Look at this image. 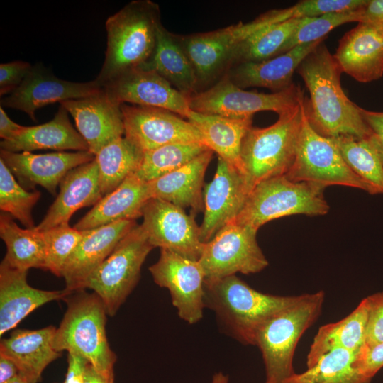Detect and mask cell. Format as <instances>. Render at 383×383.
Returning <instances> with one entry per match:
<instances>
[{
	"instance_id": "cell-27",
	"label": "cell",
	"mask_w": 383,
	"mask_h": 383,
	"mask_svg": "<svg viewBox=\"0 0 383 383\" xmlns=\"http://www.w3.org/2000/svg\"><path fill=\"white\" fill-rule=\"evenodd\" d=\"M213 153L209 149L182 167L148 182L151 197L191 208L196 213L201 211L204 175Z\"/></svg>"
},
{
	"instance_id": "cell-47",
	"label": "cell",
	"mask_w": 383,
	"mask_h": 383,
	"mask_svg": "<svg viewBox=\"0 0 383 383\" xmlns=\"http://www.w3.org/2000/svg\"><path fill=\"white\" fill-rule=\"evenodd\" d=\"M26 127L13 121L0 106V137L2 140H11L16 138Z\"/></svg>"
},
{
	"instance_id": "cell-11",
	"label": "cell",
	"mask_w": 383,
	"mask_h": 383,
	"mask_svg": "<svg viewBox=\"0 0 383 383\" xmlns=\"http://www.w3.org/2000/svg\"><path fill=\"white\" fill-rule=\"evenodd\" d=\"M257 232L233 221L204 243L199 262L205 279L236 273L255 274L263 270L268 261L257 243Z\"/></svg>"
},
{
	"instance_id": "cell-44",
	"label": "cell",
	"mask_w": 383,
	"mask_h": 383,
	"mask_svg": "<svg viewBox=\"0 0 383 383\" xmlns=\"http://www.w3.org/2000/svg\"><path fill=\"white\" fill-rule=\"evenodd\" d=\"M362 117L370 129V139L377 147L383 161V112L361 109Z\"/></svg>"
},
{
	"instance_id": "cell-42",
	"label": "cell",
	"mask_w": 383,
	"mask_h": 383,
	"mask_svg": "<svg viewBox=\"0 0 383 383\" xmlns=\"http://www.w3.org/2000/svg\"><path fill=\"white\" fill-rule=\"evenodd\" d=\"M33 65L22 60L0 65V96H5L13 92L29 74Z\"/></svg>"
},
{
	"instance_id": "cell-45",
	"label": "cell",
	"mask_w": 383,
	"mask_h": 383,
	"mask_svg": "<svg viewBox=\"0 0 383 383\" xmlns=\"http://www.w3.org/2000/svg\"><path fill=\"white\" fill-rule=\"evenodd\" d=\"M359 13L358 23H369L383 32V0H366Z\"/></svg>"
},
{
	"instance_id": "cell-31",
	"label": "cell",
	"mask_w": 383,
	"mask_h": 383,
	"mask_svg": "<svg viewBox=\"0 0 383 383\" xmlns=\"http://www.w3.org/2000/svg\"><path fill=\"white\" fill-rule=\"evenodd\" d=\"M146 69H152L174 88L189 97L199 91L197 79L179 39L160 23L154 55Z\"/></svg>"
},
{
	"instance_id": "cell-3",
	"label": "cell",
	"mask_w": 383,
	"mask_h": 383,
	"mask_svg": "<svg viewBox=\"0 0 383 383\" xmlns=\"http://www.w3.org/2000/svg\"><path fill=\"white\" fill-rule=\"evenodd\" d=\"M160 14L156 3L136 0L107 18L105 58L96 78L102 87L126 72L149 65L161 23Z\"/></svg>"
},
{
	"instance_id": "cell-19",
	"label": "cell",
	"mask_w": 383,
	"mask_h": 383,
	"mask_svg": "<svg viewBox=\"0 0 383 383\" xmlns=\"http://www.w3.org/2000/svg\"><path fill=\"white\" fill-rule=\"evenodd\" d=\"M72 116L77 129L94 155L104 146L123 137L121 104L103 91L92 96L60 103Z\"/></svg>"
},
{
	"instance_id": "cell-10",
	"label": "cell",
	"mask_w": 383,
	"mask_h": 383,
	"mask_svg": "<svg viewBox=\"0 0 383 383\" xmlns=\"http://www.w3.org/2000/svg\"><path fill=\"white\" fill-rule=\"evenodd\" d=\"M284 175L295 182L313 183L324 188L341 185L370 192L369 186L346 164L333 140L312 128L306 111L295 157Z\"/></svg>"
},
{
	"instance_id": "cell-32",
	"label": "cell",
	"mask_w": 383,
	"mask_h": 383,
	"mask_svg": "<svg viewBox=\"0 0 383 383\" xmlns=\"http://www.w3.org/2000/svg\"><path fill=\"white\" fill-rule=\"evenodd\" d=\"M0 237L6 246L2 260L11 267L27 271L30 268L44 270L45 243L42 231L22 228L13 218L5 213L0 215Z\"/></svg>"
},
{
	"instance_id": "cell-50",
	"label": "cell",
	"mask_w": 383,
	"mask_h": 383,
	"mask_svg": "<svg viewBox=\"0 0 383 383\" xmlns=\"http://www.w3.org/2000/svg\"><path fill=\"white\" fill-rule=\"evenodd\" d=\"M211 383H228V377L221 372H216L213 375Z\"/></svg>"
},
{
	"instance_id": "cell-2",
	"label": "cell",
	"mask_w": 383,
	"mask_h": 383,
	"mask_svg": "<svg viewBox=\"0 0 383 383\" xmlns=\"http://www.w3.org/2000/svg\"><path fill=\"white\" fill-rule=\"evenodd\" d=\"M296 297L258 292L235 274L204 282L205 307L227 334L245 345H255L260 329Z\"/></svg>"
},
{
	"instance_id": "cell-49",
	"label": "cell",
	"mask_w": 383,
	"mask_h": 383,
	"mask_svg": "<svg viewBox=\"0 0 383 383\" xmlns=\"http://www.w3.org/2000/svg\"><path fill=\"white\" fill-rule=\"evenodd\" d=\"M84 383H109V382L89 364L86 368Z\"/></svg>"
},
{
	"instance_id": "cell-5",
	"label": "cell",
	"mask_w": 383,
	"mask_h": 383,
	"mask_svg": "<svg viewBox=\"0 0 383 383\" xmlns=\"http://www.w3.org/2000/svg\"><path fill=\"white\" fill-rule=\"evenodd\" d=\"M305 98L294 110L265 128L250 127L242 143L243 174L252 191L260 182L285 174L296 154L305 112Z\"/></svg>"
},
{
	"instance_id": "cell-9",
	"label": "cell",
	"mask_w": 383,
	"mask_h": 383,
	"mask_svg": "<svg viewBox=\"0 0 383 383\" xmlns=\"http://www.w3.org/2000/svg\"><path fill=\"white\" fill-rule=\"evenodd\" d=\"M295 84L272 94L248 91L235 86L223 75L209 87L188 97L192 111L229 118L253 117L260 111H274L279 116L296 108L304 98Z\"/></svg>"
},
{
	"instance_id": "cell-46",
	"label": "cell",
	"mask_w": 383,
	"mask_h": 383,
	"mask_svg": "<svg viewBox=\"0 0 383 383\" xmlns=\"http://www.w3.org/2000/svg\"><path fill=\"white\" fill-rule=\"evenodd\" d=\"M68 367L64 383H84V374L89 364L87 359L78 353H68Z\"/></svg>"
},
{
	"instance_id": "cell-26",
	"label": "cell",
	"mask_w": 383,
	"mask_h": 383,
	"mask_svg": "<svg viewBox=\"0 0 383 383\" xmlns=\"http://www.w3.org/2000/svg\"><path fill=\"white\" fill-rule=\"evenodd\" d=\"M151 198L148 182L133 173L104 196L74 228L83 231L119 221H135L142 217L143 207Z\"/></svg>"
},
{
	"instance_id": "cell-17",
	"label": "cell",
	"mask_w": 383,
	"mask_h": 383,
	"mask_svg": "<svg viewBox=\"0 0 383 383\" xmlns=\"http://www.w3.org/2000/svg\"><path fill=\"white\" fill-rule=\"evenodd\" d=\"M106 95L119 104L160 108L186 118L192 111L188 97L152 69L126 72L103 86Z\"/></svg>"
},
{
	"instance_id": "cell-38",
	"label": "cell",
	"mask_w": 383,
	"mask_h": 383,
	"mask_svg": "<svg viewBox=\"0 0 383 383\" xmlns=\"http://www.w3.org/2000/svg\"><path fill=\"white\" fill-rule=\"evenodd\" d=\"M40 196L38 191L29 192L23 187L0 159V209L2 213L19 221L26 228H35L32 211Z\"/></svg>"
},
{
	"instance_id": "cell-1",
	"label": "cell",
	"mask_w": 383,
	"mask_h": 383,
	"mask_svg": "<svg viewBox=\"0 0 383 383\" xmlns=\"http://www.w3.org/2000/svg\"><path fill=\"white\" fill-rule=\"evenodd\" d=\"M296 72L309 92V99H305L307 118L318 134L328 138L370 136L362 108L344 93L342 71L323 42L302 60Z\"/></svg>"
},
{
	"instance_id": "cell-51",
	"label": "cell",
	"mask_w": 383,
	"mask_h": 383,
	"mask_svg": "<svg viewBox=\"0 0 383 383\" xmlns=\"http://www.w3.org/2000/svg\"><path fill=\"white\" fill-rule=\"evenodd\" d=\"M7 383H29L20 374L13 378L12 380L9 381Z\"/></svg>"
},
{
	"instance_id": "cell-6",
	"label": "cell",
	"mask_w": 383,
	"mask_h": 383,
	"mask_svg": "<svg viewBox=\"0 0 383 383\" xmlns=\"http://www.w3.org/2000/svg\"><path fill=\"white\" fill-rule=\"evenodd\" d=\"M324 299L323 291L296 296L292 304L260 329L255 346L262 353L266 383H285L294 374L292 362L296 347L320 316Z\"/></svg>"
},
{
	"instance_id": "cell-4",
	"label": "cell",
	"mask_w": 383,
	"mask_h": 383,
	"mask_svg": "<svg viewBox=\"0 0 383 383\" xmlns=\"http://www.w3.org/2000/svg\"><path fill=\"white\" fill-rule=\"evenodd\" d=\"M72 294L65 299L67 307L56 329L54 348L81 355L109 383H113L116 355L106 338L104 304L94 292L82 290Z\"/></svg>"
},
{
	"instance_id": "cell-52",
	"label": "cell",
	"mask_w": 383,
	"mask_h": 383,
	"mask_svg": "<svg viewBox=\"0 0 383 383\" xmlns=\"http://www.w3.org/2000/svg\"><path fill=\"white\" fill-rule=\"evenodd\" d=\"M265 383H266V382H265Z\"/></svg>"
},
{
	"instance_id": "cell-48",
	"label": "cell",
	"mask_w": 383,
	"mask_h": 383,
	"mask_svg": "<svg viewBox=\"0 0 383 383\" xmlns=\"http://www.w3.org/2000/svg\"><path fill=\"white\" fill-rule=\"evenodd\" d=\"M19 374V371L15 363L0 355V383H7Z\"/></svg>"
},
{
	"instance_id": "cell-12",
	"label": "cell",
	"mask_w": 383,
	"mask_h": 383,
	"mask_svg": "<svg viewBox=\"0 0 383 383\" xmlns=\"http://www.w3.org/2000/svg\"><path fill=\"white\" fill-rule=\"evenodd\" d=\"M149 271L155 283L170 292L180 318L194 324L203 318L206 277L199 260L160 249L158 260Z\"/></svg>"
},
{
	"instance_id": "cell-43",
	"label": "cell",
	"mask_w": 383,
	"mask_h": 383,
	"mask_svg": "<svg viewBox=\"0 0 383 383\" xmlns=\"http://www.w3.org/2000/svg\"><path fill=\"white\" fill-rule=\"evenodd\" d=\"M356 364L364 374L372 378L383 367V343L371 348L363 346Z\"/></svg>"
},
{
	"instance_id": "cell-20",
	"label": "cell",
	"mask_w": 383,
	"mask_h": 383,
	"mask_svg": "<svg viewBox=\"0 0 383 383\" xmlns=\"http://www.w3.org/2000/svg\"><path fill=\"white\" fill-rule=\"evenodd\" d=\"M136 225L135 221L126 220L84 231L63 271L65 288L73 292L84 290L90 276Z\"/></svg>"
},
{
	"instance_id": "cell-16",
	"label": "cell",
	"mask_w": 383,
	"mask_h": 383,
	"mask_svg": "<svg viewBox=\"0 0 383 383\" xmlns=\"http://www.w3.org/2000/svg\"><path fill=\"white\" fill-rule=\"evenodd\" d=\"M251 190L244 175L218 157L213 179L204 192V218L199 226L200 239L208 243L228 223L233 221L243 209Z\"/></svg>"
},
{
	"instance_id": "cell-18",
	"label": "cell",
	"mask_w": 383,
	"mask_h": 383,
	"mask_svg": "<svg viewBox=\"0 0 383 383\" xmlns=\"http://www.w3.org/2000/svg\"><path fill=\"white\" fill-rule=\"evenodd\" d=\"M0 159L26 189H33L35 186H40L50 194H55L57 186L70 170L91 162L95 155L89 151L33 154L1 150Z\"/></svg>"
},
{
	"instance_id": "cell-34",
	"label": "cell",
	"mask_w": 383,
	"mask_h": 383,
	"mask_svg": "<svg viewBox=\"0 0 383 383\" xmlns=\"http://www.w3.org/2000/svg\"><path fill=\"white\" fill-rule=\"evenodd\" d=\"M359 353L332 350L304 372L294 373L285 383H371L372 378L364 374L356 364Z\"/></svg>"
},
{
	"instance_id": "cell-25",
	"label": "cell",
	"mask_w": 383,
	"mask_h": 383,
	"mask_svg": "<svg viewBox=\"0 0 383 383\" xmlns=\"http://www.w3.org/2000/svg\"><path fill=\"white\" fill-rule=\"evenodd\" d=\"M56 329L52 326L38 330L16 329L1 340L0 355L12 360L29 383H38L46 367L61 355L53 346Z\"/></svg>"
},
{
	"instance_id": "cell-39",
	"label": "cell",
	"mask_w": 383,
	"mask_h": 383,
	"mask_svg": "<svg viewBox=\"0 0 383 383\" xmlns=\"http://www.w3.org/2000/svg\"><path fill=\"white\" fill-rule=\"evenodd\" d=\"M45 243V270L62 277L65 267L84 236L68 224H62L42 231Z\"/></svg>"
},
{
	"instance_id": "cell-33",
	"label": "cell",
	"mask_w": 383,
	"mask_h": 383,
	"mask_svg": "<svg viewBox=\"0 0 383 383\" xmlns=\"http://www.w3.org/2000/svg\"><path fill=\"white\" fill-rule=\"evenodd\" d=\"M143 154L126 137H121L104 146L95 155L103 196L115 190L128 177L135 173Z\"/></svg>"
},
{
	"instance_id": "cell-21",
	"label": "cell",
	"mask_w": 383,
	"mask_h": 383,
	"mask_svg": "<svg viewBox=\"0 0 383 383\" xmlns=\"http://www.w3.org/2000/svg\"><path fill=\"white\" fill-rule=\"evenodd\" d=\"M333 55L342 72L357 82L377 80L383 75V32L358 23L342 37Z\"/></svg>"
},
{
	"instance_id": "cell-7",
	"label": "cell",
	"mask_w": 383,
	"mask_h": 383,
	"mask_svg": "<svg viewBox=\"0 0 383 383\" xmlns=\"http://www.w3.org/2000/svg\"><path fill=\"white\" fill-rule=\"evenodd\" d=\"M324 189L313 183L293 182L284 174L265 179L250 192L234 221L258 231L268 221L286 216L324 215L329 211Z\"/></svg>"
},
{
	"instance_id": "cell-29",
	"label": "cell",
	"mask_w": 383,
	"mask_h": 383,
	"mask_svg": "<svg viewBox=\"0 0 383 383\" xmlns=\"http://www.w3.org/2000/svg\"><path fill=\"white\" fill-rule=\"evenodd\" d=\"M186 118L199 131L204 144L242 174L240 150L253 117L229 118L191 111Z\"/></svg>"
},
{
	"instance_id": "cell-24",
	"label": "cell",
	"mask_w": 383,
	"mask_h": 383,
	"mask_svg": "<svg viewBox=\"0 0 383 383\" xmlns=\"http://www.w3.org/2000/svg\"><path fill=\"white\" fill-rule=\"evenodd\" d=\"M59 187L58 195L44 218L35 226L38 231H44L68 224L77 210L94 206L103 197L95 159L70 170L62 179Z\"/></svg>"
},
{
	"instance_id": "cell-23",
	"label": "cell",
	"mask_w": 383,
	"mask_h": 383,
	"mask_svg": "<svg viewBox=\"0 0 383 383\" xmlns=\"http://www.w3.org/2000/svg\"><path fill=\"white\" fill-rule=\"evenodd\" d=\"M324 39L297 45L285 53L268 60L233 65L224 75L243 89L247 87H264L273 92L286 90L294 84L293 74L302 60Z\"/></svg>"
},
{
	"instance_id": "cell-35",
	"label": "cell",
	"mask_w": 383,
	"mask_h": 383,
	"mask_svg": "<svg viewBox=\"0 0 383 383\" xmlns=\"http://www.w3.org/2000/svg\"><path fill=\"white\" fill-rule=\"evenodd\" d=\"M352 171L370 187V194H383V161L370 138H331Z\"/></svg>"
},
{
	"instance_id": "cell-40",
	"label": "cell",
	"mask_w": 383,
	"mask_h": 383,
	"mask_svg": "<svg viewBox=\"0 0 383 383\" xmlns=\"http://www.w3.org/2000/svg\"><path fill=\"white\" fill-rule=\"evenodd\" d=\"M359 21V8L355 10L331 12L316 17L305 18L287 41L280 55L297 45L324 39L330 31L339 26Z\"/></svg>"
},
{
	"instance_id": "cell-14",
	"label": "cell",
	"mask_w": 383,
	"mask_h": 383,
	"mask_svg": "<svg viewBox=\"0 0 383 383\" xmlns=\"http://www.w3.org/2000/svg\"><path fill=\"white\" fill-rule=\"evenodd\" d=\"M142 226L154 248L166 249L191 260H199L204 243L194 215L165 200L151 198L143 209Z\"/></svg>"
},
{
	"instance_id": "cell-36",
	"label": "cell",
	"mask_w": 383,
	"mask_h": 383,
	"mask_svg": "<svg viewBox=\"0 0 383 383\" xmlns=\"http://www.w3.org/2000/svg\"><path fill=\"white\" fill-rule=\"evenodd\" d=\"M304 18L276 23L251 35L233 52L229 68L239 63L260 62L279 55L287 41Z\"/></svg>"
},
{
	"instance_id": "cell-15",
	"label": "cell",
	"mask_w": 383,
	"mask_h": 383,
	"mask_svg": "<svg viewBox=\"0 0 383 383\" xmlns=\"http://www.w3.org/2000/svg\"><path fill=\"white\" fill-rule=\"evenodd\" d=\"M102 91L103 87L96 79L87 82L64 80L43 65L36 64L17 89L1 97L0 106L23 111L35 121V111L43 106L92 96Z\"/></svg>"
},
{
	"instance_id": "cell-13",
	"label": "cell",
	"mask_w": 383,
	"mask_h": 383,
	"mask_svg": "<svg viewBox=\"0 0 383 383\" xmlns=\"http://www.w3.org/2000/svg\"><path fill=\"white\" fill-rule=\"evenodd\" d=\"M121 109L124 137L143 152L174 143L204 144L188 120L170 111L126 103L121 104Z\"/></svg>"
},
{
	"instance_id": "cell-30",
	"label": "cell",
	"mask_w": 383,
	"mask_h": 383,
	"mask_svg": "<svg viewBox=\"0 0 383 383\" xmlns=\"http://www.w3.org/2000/svg\"><path fill=\"white\" fill-rule=\"evenodd\" d=\"M368 304L365 298L340 321L319 328L307 355V368L314 365L323 355L337 349L359 353L365 342Z\"/></svg>"
},
{
	"instance_id": "cell-8",
	"label": "cell",
	"mask_w": 383,
	"mask_h": 383,
	"mask_svg": "<svg viewBox=\"0 0 383 383\" xmlns=\"http://www.w3.org/2000/svg\"><path fill=\"white\" fill-rule=\"evenodd\" d=\"M154 248L143 226L136 225L89 278L91 289L113 316L138 284L148 255Z\"/></svg>"
},
{
	"instance_id": "cell-41",
	"label": "cell",
	"mask_w": 383,
	"mask_h": 383,
	"mask_svg": "<svg viewBox=\"0 0 383 383\" xmlns=\"http://www.w3.org/2000/svg\"><path fill=\"white\" fill-rule=\"evenodd\" d=\"M368 304V321L365 347L373 348L383 343V292L366 297Z\"/></svg>"
},
{
	"instance_id": "cell-28",
	"label": "cell",
	"mask_w": 383,
	"mask_h": 383,
	"mask_svg": "<svg viewBox=\"0 0 383 383\" xmlns=\"http://www.w3.org/2000/svg\"><path fill=\"white\" fill-rule=\"evenodd\" d=\"M68 114L60 105L51 121L26 126L16 138L1 140V150L12 152H32L38 150L89 151L87 142L70 123Z\"/></svg>"
},
{
	"instance_id": "cell-22",
	"label": "cell",
	"mask_w": 383,
	"mask_h": 383,
	"mask_svg": "<svg viewBox=\"0 0 383 383\" xmlns=\"http://www.w3.org/2000/svg\"><path fill=\"white\" fill-rule=\"evenodd\" d=\"M27 271L9 265L4 260L0 265V336L14 328L35 309L52 301L65 299L73 292L47 291L30 286Z\"/></svg>"
},
{
	"instance_id": "cell-37",
	"label": "cell",
	"mask_w": 383,
	"mask_h": 383,
	"mask_svg": "<svg viewBox=\"0 0 383 383\" xmlns=\"http://www.w3.org/2000/svg\"><path fill=\"white\" fill-rule=\"evenodd\" d=\"M209 148L201 143H174L144 152L135 174L150 182L185 165Z\"/></svg>"
}]
</instances>
